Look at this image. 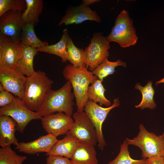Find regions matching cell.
<instances>
[{"label":"cell","instance_id":"27","mask_svg":"<svg viewBox=\"0 0 164 164\" xmlns=\"http://www.w3.org/2000/svg\"><path fill=\"white\" fill-rule=\"evenodd\" d=\"M128 145L125 140L120 147V151L117 156L107 164H146V159L136 160L130 156Z\"/></svg>","mask_w":164,"mask_h":164},{"label":"cell","instance_id":"3","mask_svg":"<svg viewBox=\"0 0 164 164\" xmlns=\"http://www.w3.org/2000/svg\"><path fill=\"white\" fill-rule=\"evenodd\" d=\"M72 88L71 83L67 80L59 89L56 91L50 89L41 108L36 112L42 117L56 112H63L71 117L75 97L71 92Z\"/></svg>","mask_w":164,"mask_h":164},{"label":"cell","instance_id":"16","mask_svg":"<svg viewBox=\"0 0 164 164\" xmlns=\"http://www.w3.org/2000/svg\"><path fill=\"white\" fill-rule=\"evenodd\" d=\"M17 124L11 117L0 116V145L3 148H11V144L17 146L19 143L15 137Z\"/></svg>","mask_w":164,"mask_h":164},{"label":"cell","instance_id":"30","mask_svg":"<svg viewBox=\"0 0 164 164\" xmlns=\"http://www.w3.org/2000/svg\"><path fill=\"white\" fill-rule=\"evenodd\" d=\"M15 99L12 93L8 91L0 92V107H3L12 104Z\"/></svg>","mask_w":164,"mask_h":164},{"label":"cell","instance_id":"22","mask_svg":"<svg viewBox=\"0 0 164 164\" xmlns=\"http://www.w3.org/2000/svg\"><path fill=\"white\" fill-rule=\"evenodd\" d=\"M26 7L22 12V17L25 23H31L35 25L39 22V17L43 9L42 0H25Z\"/></svg>","mask_w":164,"mask_h":164},{"label":"cell","instance_id":"1","mask_svg":"<svg viewBox=\"0 0 164 164\" xmlns=\"http://www.w3.org/2000/svg\"><path fill=\"white\" fill-rule=\"evenodd\" d=\"M53 81L45 72L39 70L26 77L22 100L31 110L37 111L42 105L46 96L51 89Z\"/></svg>","mask_w":164,"mask_h":164},{"label":"cell","instance_id":"31","mask_svg":"<svg viewBox=\"0 0 164 164\" xmlns=\"http://www.w3.org/2000/svg\"><path fill=\"white\" fill-rule=\"evenodd\" d=\"M46 161V164H72L69 159L58 155H49Z\"/></svg>","mask_w":164,"mask_h":164},{"label":"cell","instance_id":"10","mask_svg":"<svg viewBox=\"0 0 164 164\" xmlns=\"http://www.w3.org/2000/svg\"><path fill=\"white\" fill-rule=\"evenodd\" d=\"M23 50L22 45L10 38L0 35V65L16 70Z\"/></svg>","mask_w":164,"mask_h":164},{"label":"cell","instance_id":"13","mask_svg":"<svg viewBox=\"0 0 164 164\" xmlns=\"http://www.w3.org/2000/svg\"><path fill=\"white\" fill-rule=\"evenodd\" d=\"M41 120L45 131L56 137L66 134L72 128L74 122L71 117L63 112L46 116Z\"/></svg>","mask_w":164,"mask_h":164},{"label":"cell","instance_id":"8","mask_svg":"<svg viewBox=\"0 0 164 164\" xmlns=\"http://www.w3.org/2000/svg\"><path fill=\"white\" fill-rule=\"evenodd\" d=\"M110 47L109 43L101 33H94L90 43L85 50L86 56V67L90 71H94L108 59Z\"/></svg>","mask_w":164,"mask_h":164},{"label":"cell","instance_id":"4","mask_svg":"<svg viewBox=\"0 0 164 164\" xmlns=\"http://www.w3.org/2000/svg\"><path fill=\"white\" fill-rule=\"evenodd\" d=\"M137 135L132 139H125L128 145L137 146L142 150V157L144 159L153 156L164 157V133L159 136L149 132L143 125L140 124Z\"/></svg>","mask_w":164,"mask_h":164},{"label":"cell","instance_id":"32","mask_svg":"<svg viewBox=\"0 0 164 164\" xmlns=\"http://www.w3.org/2000/svg\"><path fill=\"white\" fill-rule=\"evenodd\" d=\"M146 164H164V157L153 156L146 159Z\"/></svg>","mask_w":164,"mask_h":164},{"label":"cell","instance_id":"29","mask_svg":"<svg viewBox=\"0 0 164 164\" xmlns=\"http://www.w3.org/2000/svg\"><path fill=\"white\" fill-rule=\"evenodd\" d=\"M26 7L25 0H0V17L9 11L23 12Z\"/></svg>","mask_w":164,"mask_h":164},{"label":"cell","instance_id":"34","mask_svg":"<svg viewBox=\"0 0 164 164\" xmlns=\"http://www.w3.org/2000/svg\"><path fill=\"white\" fill-rule=\"evenodd\" d=\"M164 84V77L161 79L156 82L155 85H158V84Z\"/></svg>","mask_w":164,"mask_h":164},{"label":"cell","instance_id":"12","mask_svg":"<svg viewBox=\"0 0 164 164\" xmlns=\"http://www.w3.org/2000/svg\"><path fill=\"white\" fill-rule=\"evenodd\" d=\"M22 13L20 11H9L0 17V35L20 42L22 29L26 24Z\"/></svg>","mask_w":164,"mask_h":164},{"label":"cell","instance_id":"2","mask_svg":"<svg viewBox=\"0 0 164 164\" xmlns=\"http://www.w3.org/2000/svg\"><path fill=\"white\" fill-rule=\"evenodd\" d=\"M63 74L69 81L73 89L78 111H84V105L88 100L87 91L89 85L98 78L84 66L77 68L72 64H68L64 68Z\"/></svg>","mask_w":164,"mask_h":164},{"label":"cell","instance_id":"28","mask_svg":"<svg viewBox=\"0 0 164 164\" xmlns=\"http://www.w3.org/2000/svg\"><path fill=\"white\" fill-rule=\"evenodd\" d=\"M26 156L17 155L11 148L0 149V164H22Z\"/></svg>","mask_w":164,"mask_h":164},{"label":"cell","instance_id":"33","mask_svg":"<svg viewBox=\"0 0 164 164\" xmlns=\"http://www.w3.org/2000/svg\"><path fill=\"white\" fill-rule=\"evenodd\" d=\"M99 0H83L82 1V3L85 5L88 6L89 5L94 3L99 2Z\"/></svg>","mask_w":164,"mask_h":164},{"label":"cell","instance_id":"14","mask_svg":"<svg viewBox=\"0 0 164 164\" xmlns=\"http://www.w3.org/2000/svg\"><path fill=\"white\" fill-rule=\"evenodd\" d=\"M87 20L93 21L97 22L101 21L97 12L92 10L88 6L82 3L80 5L68 9L65 15L62 17L58 25H68L78 24Z\"/></svg>","mask_w":164,"mask_h":164},{"label":"cell","instance_id":"19","mask_svg":"<svg viewBox=\"0 0 164 164\" xmlns=\"http://www.w3.org/2000/svg\"><path fill=\"white\" fill-rule=\"evenodd\" d=\"M79 142L66 135L62 139L58 140L46 155L60 156L71 159Z\"/></svg>","mask_w":164,"mask_h":164},{"label":"cell","instance_id":"20","mask_svg":"<svg viewBox=\"0 0 164 164\" xmlns=\"http://www.w3.org/2000/svg\"><path fill=\"white\" fill-rule=\"evenodd\" d=\"M69 36L67 28L63 31L60 40L55 44L48 45L37 49L38 52H43L53 54L60 57L63 62H66L67 59V44Z\"/></svg>","mask_w":164,"mask_h":164},{"label":"cell","instance_id":"23","mask_svg":"<svg viewBox=\"0 0 164 164\" xmlns=\"http://www.w3.org/2000/svg\"><path fill=\"white\" fill-rule=\"evenodd\" d=\"M135 88L139 90L142 95L141 102L135 106V108L141 109L145 108L153 109L156 108V105L154 100L155 92L151 81H149L144 87L137 83L135 85Z\"/></svg>","mask_w":164,"mask_h":164},{"label":"cell","instance_id":"21","mask_svg":"<svg viewBox=\"0 0 164 164\" xmlns=\"http://www.w3.org/2000/svg\"><path fill=\"white\" fill-rule=\"evenodd\" d=\"M34 25L31 23L23 25L20 37L21 43L36 49L49 45L47 42L42 41L37 37L34 29Z\"/></svg>","mask_w":164,"mask_h":164},{"label":"cell","instance_id":"24","mask_svg":"<svg viewBox=\"0 0 164 164\" xmlns=\"http://www.w3.org/2000/svg\"><path fill=\"white\" fill-rule=\"evenodd\" d=\"M102 81L98 79L89 86L87 91L88 99V100L96 103H99L101 106L104 104L109 107L111 105V103L110 101L105 97L104 92L106 90L102 84Z\"/></svg>","mask_w":164,"mask_h":164},{"label":"cell","instance_id":"15","mask_svg":"<svg viewBox=\"0 0 164 164\" xmlns=\"http://www.w3.org/2000/svg\"><path fill=\"white\" fill-rule=\"evenodd\" d=\"M56 138L51 134H48L32 141L19 143L15 149L20 152L28 154L42 152L48 154L58 141Z\"/></svg>","mask_w":164,"mask_h":164},{"label":"cell","instance_id":"7","mask_svg":"<svg viewBox=\"0 0 164 164\" xmlns=\"http://www.w3.org/2000/svg\"><path fill=\"white\" fill-rule=\"evenodd\" d=\"M118 98H115L113 104L110 106L103 108L96 103L88 100L84 107V110L87 114L95 129L98 139L99 148L103 151L106 145L102 131L103 123L110 111L120 105Z\"/></svg>","mask_w":164,"mask_h":164},{"label":"cell","instance_id":"26","mask_svg":"<svg viewBox=\"0 0 164 164\" xmlns=\"http://www.w3.org/2000/svg\"><path fill=\"white\" fill-rule=\"evenodd\" d=\"M118 66L126 67V63L120 60L115 62H111L107 59L92 72L98 79L103 81L104 78L112 74L115 71V68Z\"/></svg>","mask_w":164,"mask_h":164},{"label":"cell","instance_id":"6","mask_svg":"<svg viewBox=\"0 0 164 164\" xmlns=\"http://www.w3.org/2000/svg\"><path fill=\"white\" fill-rule=\"evenodd\" d=\"M73 125L66 135L72 137L79 141L96 145L98 139L95 127L90 119L84 111H77L73 114Z\"/></svg>","mask_w":164,"mask_h":164},{"label":"cell","instance_id":"9","mask_svg":"<svg viewBox=\"0 0 164 164\" xmlns=\"http://www.w3.org/2000/svg\"><path fill=\"white\" fill-rule=\"evenodd\" d=\"M0 115L12 118L17 124L16 130L22 133L32 120L41 119L36 112L29 109L22 99L18 97L12 104L0 108Z\"/></svg>","mask_w":164,"mask_h":164},{"label":"cell","instance_id":"35","mask_svg":"<svg viewBox=\"0 0 164 164\" xmlns=\"http://www.w3.org/2000/svg\"><path fill=\"white\" fill-rule=\"evenodd\" d=\"M5 91L4 87L3 85L1 84L0 83V92L3 91Z\"/></svg>","mask_w":164,"mask_h":164},{"label":"cell","instance_id":"5","mask_svg":"<svg viewBox=\"0 0 164 164\" xmlns=\"http://www.w3.org/2000/svg\"><path fill=\"white\" fill-rule=\"evenodd\" d=\"M105 38L108 43L115 42L122 48L133 46L136 43L138 37L133 25V21L128 11L123 9L121 12L110 33Z\"/></svg>","mask_w":164,"mask_h":164},{"label":"cell","instance_id":"11","mask_svg":"<svg viewBox=\"0 0 164 164\" xmlns=\"http://www.w3.org/2000/svg\"><path fill=\"white\" fill-rule=\"evenodd\" d=\"M26 77L16 70L0 65V82L8 91L22 99Z\"/></svg>","mask_w":164,"mask_h":164},{"label":"cell","instance_id":"18","mask_svg":"<svg viewBox=\"0 0 164 164\" xmlns=\"http://www.w3.org/2000/svg\"><path fill=\"white\" fill-rule=\"evenodd\" d=\"M22 45V53L17 62L16 70L29 77L35 72L33 68V60L38 52L36 48Z\"/></svg>","mask_w":164,"mask_h":164},{"label":"cell","instance_id":"17","mask_svg":"<svg viewBox=\"0 0 164 164\" xmlns=\"http://www.w3.org/2000/svg\"><path fill=\"white\" fill-rule=\"evenodd\" d=\"M94 145L79 142L71 158L72 164H98Z\"/></svg>","mask_w":164,"mask_h":164},{"label":"cell","instance_id":"25","mask_svg":"<svg viewBox=\"0 0 164 164\" xmlns=\"http://www.w3.org/2000/svg\"><path fill=\"white\" fill-rule=\"evenodd\" d=\"M67 48V60L77 68L86 66V56L85 50L76 46L70 36L68 39Z\"/></svg>","mask_w":164,"mask_h":164}]
</instances>
